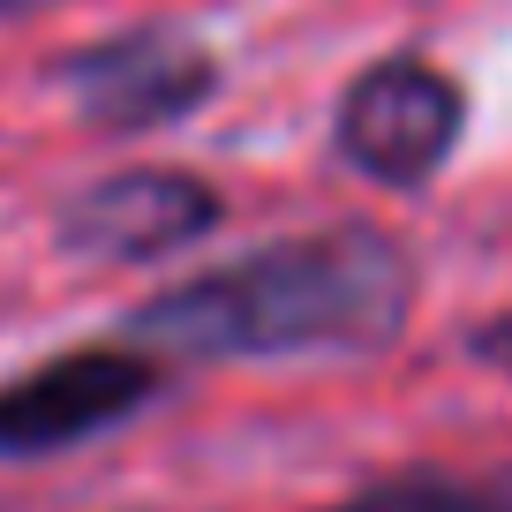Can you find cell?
Returning <instances> with one entry per match:
<instances>
[{
	"instance_id": "obj_1",
	"label": "cell",
	"mask_w": 512,
	"mask_h": 512,
	"mask_svg": "<svg viewBox=\"0 0 512 512\" xmlns=\"http://www.w3.org/2000/svg\"><path fill=\"white\" fill-rule=\"evenodd\" d=\"M415 256L369 219H332L241 249L128 309V339L181 362H294L384 354L415 324Z\"/></svg>"
},
{
	"instance_id": "obj_2",
	"label": "cell",
	"mask_w": 512,
	"mask_h": 512,
	"mask_svg": "<svg viewBox=\"0 0 512 512\" xmlns=\"http://www.w3.org/2000/svg\"><path fill=\"white\" fill-rule=\"evenodd\" d=\"M467 136V91L452 68H437L430 53L400 46L377 53L362 76L339 91L332 113V151L347 174L377 181V189H422L445 174V159Z\"/></svg>"
},
{
	"instance_id": "obj_3",
	"label": "cell",
	"mask_w": 512,
	"mask_h": 512,
	"mask_svg": "<svg viewBox=\"0 0 512 512\" xmlns=\"http://www.w3.org/2000/svg\"><path fill=\"white\" fill-rule=\"evenodd\" d=\"M166 392V354L136 339H91L0 377V460H53L136 422Z\"/></svg>"
},
{
	"instance_id": "obj_4",
	"label": "cell",
	"mask_w": 512,
	"mask_h": 512,
	"mask_svg": "<svg viewBox=\"0 0 512 512\" xmlns=\"http://www.w3.org/2000/svg\"><path fill=\"white\" fill-rule=\"evenodd\" d=\"M53 83L98 136H151L219 98V53L181 23H128L53 61Z\"/></svg>"
},
{
	"instance_id": "obj_5",
	"label": "cell",
	"mask_w": 512,
	"mask_h": 512,
	"mask_svg": "<svg viewBox=\"0 0 512 512\" xmlns=\"http://www.w3.org/2000/svg\"><path fill=\"white\" fill-rule=\"evenodd\" d=\"M226 219V196L189 166H113V174L83 181L61 204L53 234L83 264H159L174 249H196L211 226Z\"/></svg>"
},
{
	"instance_id": "obj_6",
	"label": "cell",
	"mask_w": 512,
	"mask_h": 512,
	"mask_svg": "<svg viewBox=\"0 0 512 512\" xmlns=\"http://www.w3.org/2000/svg\"><path fill=\"white\" fill-rule=\"evenodd\" d=\"M317 512H512V467H392Z\"/></svg>"
},
{
	"instance_id": "obj_7",
	"label": "cell",
	"mask_w": 512,
	"mask_h": 512,
	"mask_svg": "<svg viewBox=\"0 0 512 512\" xmlns=\"http://www.w3.org/2000/svg\"><path fill=\"white\" fill-rule=\"evenodd\" d=\"M467 354H475L482 369H497V377H512V309H497V317L467 324Z\"/></svg>"
},
{
	"instance_id": "obj_8",
	"label": "cell",
	"mask_w": 512,
	"mask_h": 512,
	"mask_svg": "<svg viewBox=\"0 0 512 512\" xmlns=\"http://www.w3.org/2000/svg\"><path fill=\"white\" fill-rule=\"evenodd\" d=\"M46 8H61V0H0V23H23V16H46Z\"/></svg>"
}]
</instances>
